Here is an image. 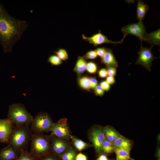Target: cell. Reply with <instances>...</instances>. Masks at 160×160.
Segmentation results:
<instances>
[{
    "instance_id": "1",
    "label": "cell",
    "mask_w": 160,
    "mask_h": 160,
    "mask_svg": "<svg viewBox=\"0 0 160 160\" xmlns=\"http://www.w3.org/2000/svg\"><path fill=\"white\" fill-rule=\"evenodd\" d=\"M28 26L26 21L13 17L0 4V43L4 53L12 52Z\"/></svg>"
},
{
    "instance_id": "2",
    "label": "cell",
    "mask_w": 160,
    "mask_h": 160,
    "mask_svg": "<svg viewBox=\"0 0 160 160\" xmlns=\"http://www.w3.org/2000/svg\"><path fill=\"white\" fill-rule=\"evenodd\" d=\"M32 133L29 125L14 126L8 144L14 147L20 154L27 150Z\"/></svg>"
},
{
    "instance_id": "3",
    "label": "cell",
    "mask_w": 160,
    "mask_h": 160,
    "mask_svg": "<svg viewBox=\"0 0 160 160\" xmlns=\"http://www.w3.org/2000/svg\"><path fill=\"white\" fill-rule=\"evenodd\" d=\"M30 141L29 152L36 160H40L50 153L49 136L43 133L33 132Z\"/></svg>"
},
{
    "instance_id": "4",
    "label": "cell",
    "mask_w": 160,
    "mask_h": 160,
    "mask_svg": "<svg viewBox=\"0 0 160 160\" xmlns=\"http://www.w3.org/2000/svg\"><path fill=\"white\" fill-rule=\"evenodd\" d=\"M7 118L15 126H30L33 117L21 103L13 104L9 107Z\"/></svg>"
},
{
    "instance_id": "5",
    "label": "cell",
    "mask_w": 160,
    "mask_h": 160,
    "mask_svg": "<svg viewBox=\"0 0 160 160\" xmlns=\"http://www.w3.org/2000/svg\"><path fill=\"white\" fill-rule=\"evenodd\" d=\"M54 124L49 114L41 112L33 117L30 127L33 132L43 133L51 131Z\"/></svg>"
},
{
    "instance_id": "6",
    "label": "cell",
    "mask_w": 160,
    "mask_h": 160,
    "mask_svg": "<svg viewBox=\"0 0 160 160\" xmlns=\"http://www.w3.org/2000/svg\"><path fill=\"white\" fill-rule=\"evenodd\" d=\"M124 38L128 34H131L136 36L140 40L141 42L144 41L146 32L145 28L143 21H139L136 23L129 24L123 27L121 29Z\"/></svg>"
},
{
    "instance_id": "7",
    "label": "cell",
    "mask_w": 160,
    "mask_h": 160,
    "mask_svg": "<svg viewBox=\"0 0 160 160\" xmlns=\"http://www.w3.org/2000/svg\"><path fill=\"white\" fill-rule=\"evenodd\" d=\"M152 47L148 48L143 47L141 42L140 49L138 52L139 56L135 64L142 65L149 71H151V67L153 60L156 58L154 56L152 52Z\"/></svg>"
},
{
    "instance_id": "8",
    "label": "cell",
    "mask_w": 160,
    "mask_h": 160,
    "mask_svg": "<svg viewBox=\"0 0 160 160\" xmlns=\"http://www.w3.org/2000/svg\"><path fill=\"white\" fill-rule=\"evenodd\" d=\"M50 136H55L62 138H68L70 136V132L65 119H62L54 123Z\"/></svg>"
},
{
    "instance_id": "9",
    "label": "cell",
    "mask_w": 160,
    "mask_h": 160,
    "mask_svg": "<svg viewBox=\"0 0 160 160\" xmlns=\"http://www.w3.org/2000/svg\"><path fill=\"white\" fill-rule=\"evenodd\" d=\"M90 139L96 151L98 153H101V144L105 139L104 128L100 127L93 128L90 132Z\"/></svg>"
},
{
    "instance_id": "10",
    "label": "cell",
    "mask_w": 160,
    "mask_h": 160,
    "mask_svg": "<svg viewBox=\"0 0 160 160\" xmlns=\"http://www.w3.org/2000/svg\"><path fill=\"white\" fill-rule=\"evenodd\" d=\"M82 37L83 39L92 44L94 47H97L98 45L105 43H112L115 44H121L123 42L124 39H122L119 41H112L109 40L107 36L102 34L100 30H99L97 33L91 36L87 37L83 34Z\"/></svg>"
},
{
    "instance_id": "11",
    "label": "cell",
    "mask_w": 160,
    "mask_h": 160,
    "mask_svg": "<svg viewBox=\"0 0 160 160\" xmlns=\"http://www.w3.org/2000/svg\"><path fill=\"white\" fill-rule=\"evenodd\" d=\"M14 125L8 118L0 119V142L8 144Z\"/></svg>"
},
{
    "instance_id": "12",
    "label": "cell",
    "mask_w": 160,
    "mask_h": 160,
    "mask_svg": "<svg viewBox=\"0 0 160 160\" xmlns=\"http://www.w3.org/2000/svg\"><path fill=\"white\" fill-rule=\"evenodd\" d=\"M50 153L54 155L63 153L68 148L66 143L61 138L55 136H50Z\"/></svg>"
},
{
    "instance_id": "13",
    "label": "cell",
    "mask_w": 160,
    "mask_h": 160,
    "mask_svg": "<svg viewBox=\"0 0 160 160\" xmlns=\"http://www.w3.org/2000/svg\"><path fill=\"white\" fill-rule=\"evenodd\" d=\"M19 154L14 147L8 144L0 150V160H15Z\"/></svg>"
},
{
    "instance_id": "14",
    "label": "cell",
    "mask_w": 160,
    "mask_h": 160,
    "mask_svg": "<svg viewBox=\"0 0 160 160\" xmlns=\"http://www.w3.org/2000/svg\"><path fill=\"white\" fill-rule=\"evenodd\" d=\"M113 143L115 149H123L129 151L131 150L132 145L131 140L121 135L115 140Z\"/></svg>"
},
{
    "instance_id": "15",
    "label": "cell",
    "mask_w": 160,
    "mask_h": 160,
    "mask_svg": "<svg viewBox=\"0 0 160 160\" xmlns=\"http://www.w3.org/2000/svg\"><path fill=\"white\" fill-rule=\"evenodd\" d=\"M101 62L107 68H116L117 67L118 65V63L111 49L107 48L105 54L101 58Z\"/></svg>"
},
{
    "instance_id": "16",
    "label": "cell",
    "mask_w": 160,
    "mask_h": 160,
    "mask_svg": "<svg viewBox=\"0 0 160 160\" xmlns=\"http://www.w3.org/2000/svg\"><path fill=\"white\" fill-rule=\"evenodd\" d=\"M160 30L159 29L149 33H146L145 36L144 41L151 45L153 47L155 45L160 46Z\"/></svg>"
},
{
    "instance_id": "17",
    "label": "cell",
    "mask_w": 160,
    "mask_h": 160,
    "mask_svg": "<svg viewBox=\"0 0 160 160\" xmlns=\"http://www.w3.org/2000/svg\"><path fill=\"white\" fill-rule=\"evenodd\" d=\"M149 6L143 1H137V18L139 21H143L149 8Z\"/></svg>"
},
{
    "instance_id": "18",
    "label": "cell",
    "mask_w": 160,
    "mask_h": 160,
    "mask_svg": "<svg viewBox=\"0 0 160 160\" xmlns=\"http://www.w3.org/2000/svg\"><path fill=\"white\" fill-rule=\"evenodd\" d=\"M104 135L105 139L113 143L121 135L114 128L106 127L104 128Z\"/></svg>"
},
{
    "instance_id": "19",
    "label": "cell",
    "mask_w": 160,
    "mask_h": 160,
    "mask_svg": "<svg viewBox=\"0 0 160 160\" xmlns=\"http://www.w3.org/2000/svg\"><path fill=\"white\" fill-rule=\"evenodd\" d=\"M87 63L84 56L78 57L74 69L78 75L79 76L85 71Z\"/></svg>"
},
{
    "instance_id": "20",
    "label": "cell",
    "mask_w": 160,
    "mask_h": 160,
    "mask_svg": "<svg viewBox=\"0 0 160 160\" xmlns=\"http://www.w3.org/2000/svg\"><path fill=\"white\" fill-rule=\"evenodd\" d=\"M116 155V160H134L130 155V151L120 149L114 150Z\"/></svg>"
},
{
    "instance_id": "21",
    "label": "cell",
    "mask_w": 160,
    "mask_h": 160,
    "mask_svg": "<svg viewBox=\"0 0 160 160\" xmlns=\"http://www.w3.org/2000/svg\"><path fill=\"white\" fill-rule=\"evenodd\" d=\"M101 150L102 152L109 154L114 151L115 148L113 143L105 139L101 144Z\"/></svg>"
},
{
    "instance_id": "22",
    "label": "cell",
    "mask_w": 160,
    "mask_h": 160,
    "mask_svg": "<svg viewBox=\"0 0 160 160\" xmlns=\"http://www.w3.org/2000/svg\"><path fill=\"white\" fill-rule=\"evenodd\" d=\"M72 139L73 145L76 149L81 151L86 148L88 146V144L80 139L72 137Z\"/></svg>"
},
{
    "instance_id": "23",
    "label": "cell",
    "mask_w": 160,
    "mask_h": 160,
    "mask_svg": "<svg viewBox=\"0 0 160 160\" xmlns=\"http://www.w3.org/2000/svg\"><path fill=\"white\" fill-rule=\"evenodd\" d=\"M75 157V152L72 149L68 150L62 156V160H74Z\"/></svg>"
},
{
    "instance_id": "24",
    "label": "cell",
    "mask_w": 160,
    "mask_h": 160,
    "mask_svg": "<svg viewBox=\"0 0 160 160\" xmlns=\"http://www.w3.org/2000/svg\"><path fill=\"white\" fill-rule=\"evenodd\" d=\"M79 83L80 86L83 88L89 90L91 88L90 79L84 77L80 79Z\"/></svg>"
},
{
    "instance_id": "25",
    "label": "cell",
    "mask_w": 160,
    "mask_h": 160,
    "mask_svg": "<svg viewBox=\"0 0 160 160\" xmlns=\"http://www.w3.org/2000/svg\"><path fill=\"white\" fill-rule=\"evenodd\" d=\"M15 160H36L31 155L27 150L21 152L18 157Z\"/></svg>"
},
{
    "instance_id": "26",
    "label": "cell",
    "mask_w": 160,
    "mask_h": 160,
    "mask_svg": "<svg viewBox=\"0 0 160 160\" xmlns=\"http://www.w3.org/2000/svg\"><path fill=\"white\" fill-rule=\"evenodd\" d=\"M56 55L61 60H66L68 58V55L66 50L63 49H60L54 51Z\"/></svg>"
},
{
    "instance_id": "27",
    "label": "cell",
    "mask_w": 160,
    "mask_h": 160,
    "mask_svg": "<svg viewBox=\"0 0 160 160\" xmlns=\"http://www.w3.org/2000/svg\"><path fill=\"white\" fill-rule=\"evenodd\" d=\"M47 61L52 65H58L62 63V60L56 55H52L49 56Z\"/></svg>"
},
{
    "instance_id": "28",
    "label": "cell",
    "mask_w": 160,
    "mask_h": 160,
    "mask_svg": "<svg viewBox=\"0 0 160 160\" xmlns=\"http://www.w3.org/2000/svg\"><path fill=\"white\" fill-rule=\"evenodd\" d=\"M97 69V66L94 63L89 62L87 63L86 69L89 73H94L96 72Z\"/></svg>"
},
{
    "instance_id": "29",
    "label": "cell",
    "mask_w": 160,
    "mask_h": 160,
    "mask_svg": "<svg viewBox=\"0 0 160 160\" xmlns=\"http://www.w3.org/2000/svg\"><path fill=\"white\" fill-rule=\"evenodd\" d=\"M97 55L95 50H90L87 52L84 56L85 59H93L97 57Z\"/></svg>"
},
{
    "instance_id": "30",
    "label": "cell",
    "mask_w": 160,
    "mask_h": 160,
    "mask_svg": "<svg viewBox=\"0 0 160 160\" xmlns=\"http://www.w3.org/2000/svg\"><path fill=\"white\" fill-rule=\"evenodd\" d=\"M106 48L105 47H98L95 50L97 56H100L101 58L103 57L105 54Z\"/></svg>"
},
{
    "instance_id": "31",
    "label": "cell",
    "mask_w": 160,
    "mask_h": 160,
    "mask_svg": "<svg viewBox=\"0 0 160 160\" xmlns=\"http://www.w3.org/2000/svg\"><path fill=\"white\" fill-rule=\"evenodd\" d=\"M95 92L96 95L102 96L104 93V90L100 85H97L95 89Z\"/></svg>"
},
{
    "instance_id": "32",
    "label": "cell",
    "mask_w": 160,
    "mask_h": 160,
    "mask_svg": "<svg viewBox=\"0 0 160 160\" xmlns=\"http://www.w3.org/2000/svg\"><path fill=\"white\" fill-rule=\"evenodd\" d=\"M107 72L109 76H113L116 74V69L115 67H109L108 68Z\"/></svg>"
},
{
    "instance_id": "33",
    "label": "cell",
    "mask_w": 160,
    "mask_h": 160,
    "mask_svg": "<svg viewBox=\"0 0 160 160\" xmlns=\"http://www.w3.org/2000/svg\"><path fill=\"white\" fill-rule=\"evenodd\" d=\"M100 86L103 88L104 90L108 91L110 88V84L106 81H102L100 83Z\"/></svg>"
},
{
    "instance_id": "34",
    "label": "cell",
    "mask_w": 160,
    "mask_h": 160,
    "mask_svg": "<svg viewBox=\"0 0 160 160\" xmlns=\"http://www.w3.org/2000/svg\"><path fill=\"white\" fill-rule=\"evenodd\" d=\"M91 88L95 89L97 85V81L95 78H91L90 79Z\"/></svg>"
},
{
    "instance_id": "35",
    "label": "cell",
    "mask_w": 160,
    "mask_h": 160,
    "mask_svg": "<svg viewBox=\"0 0 160 160\" xmlns=\"http://www.w3.org/2000/svg\"><path fill=\"white\" fill-rule=\"evenodd\" d=\"M98 75L101 78H104L106 77L108 75L107 70L105 68L101 69L99 71Z\"/></svg>"
},
{
    "instance_id": "36",
    "label": "cell",
    "mask_w": 160,
    "mask_h": 160,
    "mask_svg": "<svg viewBox=\"0 0 160 160\" xmlns=\"http://www.w3.org/2000/svg\"><path fill=\"white\" fill-rule=\"evenodd\" d=\"M40 160H57L54 155L50 153L44 157Z\"/></svg>"
},
{
    "instance_id": "37",
    "label": "cell",
    "mask_w": 160,
    "mask_h": 160,
    "mask_svg": "<svg viewBox=\"0 0 160 160\" xmlns=\"http://www.w3.org/2000/svg\"><path fill=\"white\" fill-rule=\"evenodd\" d=\"M76 160H87L86 156L84 154L80 153L75 157Z\"/></svg>"
},
{
    "instance_id": "38",
    "label": "cell",
    "mask_w": 160,
    "mask_h": 160,
    "mask_svg": "<svg viewBox=\"0 0 160 160\" xmlns=\"http://www.w3.org/2000/svg\"><path fill=\"white\" fill-rule=\"evenodd\" d=\"M106 81L109 84H113L115 82L114 77L109 76L107 77Z\"/></svg>"
},
{
    "instance_id": "39",
    "label": "cell",
    "mask_w": 160,
    "mask_h": 160,
    "mask_svg": "<svg viewBox=\"0 0 160 160\" xmlns=\"http://www.w3.org/2000/svg\"><path fill=\"white\" fill-rule=\"evenodd\" d=\"M96 160H108V159L106 155L102 154Z\"/></svg>"
},
{
    "instance_id": "40",
    "label": "cell",
    "mask_w": 160,
    "mask_h": 160,
    "mask_svg": "<svg viewBox=\"0 0 160 160\" xmlns=\"http://www.w3.org/2000/svg\"><path fill=\"white\" fill-rule=\"evenodd\" d=\"M160 148L158 147L156 152V159H157V160H160Z\"/></svg>"
},
{
    "instance_id": "41",
    "label": "cell",
    "mask_w": 160,
    "mask_h": 160,
    "mask_svg": "<svg viewBox=\"0 0 160 160\" xmlns=\"http://www.w3.org/2000/svg\"><path fill=\"white\" fill-rule=\"evenodd\" d=\"M158 141L159 142H159H160V135H159L158 136Z\"/></svg>"
}]
</instances>
